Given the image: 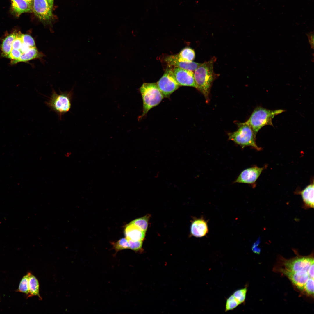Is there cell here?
Returning a JSON list of instances; mask_svg holds the SVG:
<instances>
[{
	"label": "cell",
	"instance_id": "cell-1",
	"mask_svg": "<svg viewBox=\"0 0 314 314\" xmlns=\"http://www.w3.org/2000/svg\"><path fill=\"white\" fill-rule=\"evenodd\" d=\"M216 60V58L214 57L210 60L201 63L194 73L195 88L203 95L207 102L209 101L212 84L216 77L213 70V65Z\"/></svg>",
	"mask_w": 314,
	"mask_h": 314
},
{
	"label": "cell",
	"instance_id": "cell-2",
	"mask_svg": "<svg viewBox=\"0 0 314 314\" xmlns=\"http://www.w3.org/2000/svg\"><path fill=\"white\" fill-rule=\"evenodd\" d=\"M139 91L143 101L142 113L138 117L140 120L151 109L159 104L164 97L156 83H144Z\"/></svg>",
	"mask_w": 314,
	"mask_h": 314
},
{
	"label": "cell",
	"instance_id": "cell-3",
	"mask_svg": "<svg viewBox=\"0 0 314 314\" xmlns=\"http://www.w3.org/2000/svg\"><path fill=\"white\" fill-rule=\"evenodd\" d=\"M284 111L282 109L272 110L259 107L254 110L245 123L251 128L255 136L263 127L267 125L273 126L272 119L276 115Z\"/></svg>",
	"mask_w": 314,
	"mask_h": 314
},
{
	"label": "cell",
	"instance_id": "cell-4",
	"mask_svg": "<svg viewBox=\"0 0 314 314\" xmlns=\"http://www.w3.org/2000/svg\"><path fill=\"white\" fill-rule=\"evenodd\" d=\"M73 94L72 89L64 92L60 91L58 94L53 89L51 96L45 103L51 110L56 113L61 120L62 116L69 112L71 108Z\"/></svg>",
	"mask_w": 314,
	"mask_h": 314
},
{
	"label": "cell",
	"instance_id": "cell-5",
	"mask_svg": "<svg viewBox=\"0 0 314 314\" xmlns=\"http://www.w3.org/2000/svg\"><path fill=\"white\" fill-rule=\"evenodd\" d=\"M238 128L234 132L228 133V140H232L242 149L250 146L258 151L261 148L256 144L255 136L251 127L245 122L238 123Z\"/></svg>",
	"mask_w": 314,
	"mask_h": 314
},
{
	"label": "cell",
	"instance_id": "cell-6",
	"mask_svg": "<svg viewBox=\"0 0 314 314\" xmlns=\"http://www.w3.org/2000/svg\"><path fill=\"white\" fill-rule=\"evenodd\" d=\"M156 84L164 97L166 98H169L179 86L175 79L171 68L166 70Z\"/></svg>",
	"mask_w": 314,
	"mask_h": 314
},
{
	"label": "cell",
	"instance_id": "cell-7",
	"mask_svg": "<svg viewBox=\"0 0 314 314\" xmlns=\"http://www.w3.org/2000/svg\"><path fill=\"white\" fill-rule=\"evenodd\" d=\"M171 68L175 79L179 86L196 88L193 71L178 67Z\"/></svg>",
	"mask_w": 314,
	"mask_h": 314
},
{
	"label": "cell",
	"instance_id": "cell-8",
	"mask_svg": "<svg viewBox=\"0 0 314 314\" xmlns=\"http://www.w3.org/2000/svg\"><path fill=\"white\" fill-rule=\"evenodd\" d=\"M313 262L314 259L312 257H302L286 261L284 263V265L285 269L290 271H308L309 267Z\"/></svg>",
	"mask_w": 314,
	"mask_h": 314
},
{
	"label": "cell",
	"instance_id": "cell-9",
	"mask_svg": "<svg viewBox=\"0 0 314 314\" xmlns=\"http://www.w3.org/2000/svg\"><path fill=\"white\" fill-rule=\"evenodd\" d=\"M263 169V167L256 166L246 169L241 172L233 183L254 184Z\"/></svg>",
	"mask_w": 314,
	"mask_h": 314
},
{
	"label": "cell",
	"instance_id": "cell-10",
	"mask_svg": "<svg viewBox=\"0 0 314 314\" xmlns=\"http://www.w3.org/2000/svg\"><path fill=\"white\" fill-rule=\"evenodd\" d=\"M33 10L40 20L48 21L52 17V8L47 0H34Z\"/></svg>",
	"mask_w": 314,
	"mask_h": 314
},
{
	"label": "cell",
	"instance_id": "cell-11",
	"mask_svg": "<svg viewBox=\"0 0 314 314\" xmlns=\"http://www.w3.org/2000/svg\"><path fill=\"white\" fill-rule=\"evenodd\" d=\"M164 60L170 67H178L192 71H195L201 64L193 61H181L178 59L176 54L166 56Z\"/></svg>",
	"mask_w": 314,
	"mask_h": 314
},
{
	"label": "cell",
	"instance_id": "cell-12",
	"mask_svg": "<svg viewBox=\"0 0 314 314\" xmlns=\"http://www.w3.org/2000/svg\"><path fill=\"white\" fill-rule=\"evenodd\" d=\"M282 272L291 280L297 288L303 289L304 286L308 279L310 277L308 271H301L292 272L284 269Z\"/></svg>",
	"mask_w": 314,
	"mask_h": 314
},
{
	"label": "cell",
	"instance_id": "cell-13",
	"mask_svg": "<svg viewBox=\"0 0 314 314\" xmlns=\"http://www.w3.org/2000/svg\"><path fill=\"white\" fill-rule=\"evenodd\" d=\"M190 230L191 234L195 237L204 236L208 232L207 221L202 218L195 219L191 224Z\"/></svg>",
	"mask_w": 314,
	"mask_h": 314
},
{
	"label": "cell",
	"instance_id": "cell-14",
	"mask_svg": "<svg viewBox=\"0 0 314 314\" xmlns=\"http://www.w3.org/2000/svg\"><path fill=\"white\" fill-rule=\"evenodd\" d=\"M124 233L127 239L134 241H142L146 232L130 222L125 226Z\"/></svg>",
	"mask_w": 314,
	"mask_h": 314
},
{
	"label": "cell",
	"instance_id": "cell-15",
	"mask_svg": "<svg viewBox=\"0 0 314 314\" xmlns=\"http://www.w3.org/2000/svg\"><path fill=\"white\" fill-rule=\"evenodd\" d=\"M314 184H311L300 192L302 199L303 207L305 209L314 208Z\"/></svg>",
	"mask_w": 314,
	"mask_h": 314
},
{
	"label": "cell",
	"instance_id": "cell-16",
	"mask_svg": "<svg viewBox=\"0 0 314 314\" xmlns=\"http://www.w3.org/2000/svg\"><path fill=\"white\" fill-rule=\"evenodd\" d=\"M44 54L39 52L36 47L30 48L24 53L21 54L19 58L16 60L13 61V63H15L20 62H26L36 58H40Z\"/></svg>",
	"mask_w": 314,
	"mask_h": 314
},
{
	"label": "cell",
	"instance_id": "cell-17",
	"mask_svg": "<svg viewBox=\"0 0 314 314\" xmlns=\"http://www.w3.org/2000/svg\"><path fill=\"white\" fill-rule=\"evenodd\" d=\"M12 8L17 16L22 13L28 12L31 9V5L25 0H11Z\"/></svg>",
	"mask_w": 314,
	"mask_h": 314
},
{
	"label": "cell",
	"instance_id": "cell-18",
	"mask_svg": "<svg viewBox=\"0 0 314 314\" xmlns=\"http://www.w3.org/2000/svg\"><path fill=\"white\" fill-rule=\"evenodd\" d=\"M29 293L27 298L33 296H38L40 300L42 298L39 294V285L38 281L36 277L30 273L28 279Z\"/></svg>",
	"mask_w": 314,
	"mask_h": 314
},
{
	"label": "cell",
	"instance_id": "cell-19",
	"mask_svg": "<svg viewBox=\"0 0 314 314\" xmlns=\"http://www.w3.org/2000/svg\"><path fill=\"white\" fill-rule=\"evenodd\" d=\"M17 34V33H11L3 40L1 46L3 56L6 57L10 53L12 49L13 42Z\"/></svg>",
	"mask_w": 314,
	"mask_h": 314
},
{
	"label": "cell",
	"instance_id": "cell-20",
	"mask_svg": "<svg viewBox=\"0 0 314 314\" xmlns=\"http://www.w3.org/2000/svg\"><path fill=\"white\" fill-rule=\"evenodd\" d=\"M179 59L184 62L192 61L195 57L194 50L189 47H185L176 54Z\"/></svg>",
	"mask_w": 314,
	"mask_h": 314
},
{
	"label": "cell",
	"instance_id": "cell-21",
	"mask_svg": "<svg viewBox=\"0 0 314 314\" xmlns=\"http://www.w3.org/2000/svg\"><path fill=\"white\" fill-rule=\"evenodd\" d=\"M150 217L149 215L148 214L143 217L135 219L130 223L146 232L148 228V221Z\"/></svg>",
	"mask_w": 314,
	"mask_h": 314
},
{
	"label": "cell",
	"instance_id": "cell-22",
	"mask_svg": "<svg viewBox=\"0 0 314 314\" xmlns=\"http://www.w3.org/2000/svg\"><path fill=\"white\" fill-rule=\"evenodd\" d=\"M112 244L116 253L121 250L129 249V243L126 238H122L116 242L112 243Z\"/></svg>",
	"mask_w": 314,
	"mask_h": 314
},
{
	"label": "cell",
	"instance_id": "cell-23",
	"mask_svg": "<svg viewBox=\"0 0 314 314\" xmlns=\"http://www.w3.org/2000/svg\"><path fill=\"white\" fill-rule=\"evenodd\" d=\"M30 273V272H28L26 275L23 277L20 282L17 291L24 293L28 295V279Z\"/></svg>",
	"mask_w": 314,
	"mask_h": 314
},
{
	"label": "cell",
	"instance_id": "cell-24",
	"mask_svg": "<svg viewBox=\"0 0 314 314\" xmlns=\"http://www.w3.org/2000/svg\"><path fill=\"white\" fill-rule=\"evenodd\" d=\"M240 304L232 295L227 299L225 306V311L234 309Z\"/></svg>",
	"mask_w": 314,
	"mask_h": 314
},
{
	"label": "cell",
	"instance_id": "cell-25",
	"mask_svg": "<svg viewBox=\"0 0 314 314\" xmlns=\"http://www.w3.org/2000/svg\"><path fill=\"white\" fill-rule=\"evenodd\" d=\"M247 292V288H244L235 291L233 295L240 304H241L245 301Z\"/></svg>",
	"mask_w": 314,
	"mask_h": 314
},
{
	"label": "cell",
	"instance_id": "cell-26",
	"mask_svg": "<svg viewBox=\"0 0 314 314\" xmlns=\"http://www.w3.org/2000/svg\"><path fill=\"white\" fill-rule=\"evenodd\" d=\"M21 38L22 43L29 47H36L35 41L31 35L26 34H21Z\"/></svg>",
	"mask_w": 314,
	"mask_h": 314
},
{
	"label": "cell",
	"instance_id": "cell-27",
	"mask_svg": "<svg viewBox=\"0 0 314 314\" xmlns=\"http://www.w3.org/2000/svg\"><path fill=\"white\" fill-rule=\"evenodd\" d=\"M127 240L129 249L137 252L140 251L142 250V241H134L130 240Z\"/></svg>",
	"mask_w": 314,
	"mask_h": 314
},
{
	"label": "cell",
	"instance_id": "cell-28",
	"mask_svg": "<svg viewBox=\"0 0 314 314\" xmlns=\"http://www.w3.org/2000/svg\"><path fill=\"white\" fill-rule=\"evenodd\" d=\"M303 289L308 294L313 295L314 279L310 278L305 284Z\"/></svg>",
	"mask_w": 314,
	"mask_h": 314
},
{
	"label": "cell",
	"instance_id": "cell-29",
	"mask_svg": "<svg viewBox=\"0 0 314 314\" xmlns=\"http://www.w3.org/2000/svg\"><path fill=\"white\" fill-rule=\"evenodd\" d=\"M21 34L20 33H17L16 38L13 42L12 49L20 50L22 44V42L21 38Z\"/></svg>",
	"mask_w": 314,
	"mask_h": 314
},
{
	"label": "cell",
	"instance_id": "cell-30",
	"mask_svg": "<svg viewBox=\"0 0 314 314\" xmlns=\"http://www.w3.org/2000/svg\"><path fill=\"white\" fill-rule=\"evenodd\" d=\"M21 54L19 50L12 49L10 53L6 57L14 61L16 60L19 58Z\"/></svg>",
	"mask_w": 314,
	"mask_h": 314
},
{
	"label": "cell",
	"instance_id": "cell-31",
	"mask_svg": "<svg viewBox=\"0 0 314 314\" xmlns=\"http://www.w3.org/2000/svg\"><path fill=\"white\" fill-rule=\"evenodd\" d=\"M306 35L308 38L309 42L311 45V47L312 49H314V36L313 32H310L307 33Z\"/></svg>",
	"mask_w": 314,
	"mask_h": 314
},
{
	"label": "cell",
	"instance_id": "cell-32",
	"mask_svg": "<svg viewBox=\"0 0 314 314\" xmlns=\"http://www.w3.org/2000/svg\"><path fill=\"white\" fill-rule=\"evenodd\" d=\"M308 272L310 277L314 279V262L309 267Z\"/></svg>",
	"mask_w": 314,
	"mask_h": 314
},
{
	"label": "cell",
	"instance_id": "cell-33",
	"mask_svg": "<svg viewBox=\"0 0 314 314\" xmlns=\"http://www.w3.org/2000/svg\"><path fill=\"white\" fill-rule=\"evenodd\" d=\"M50 7L52 8L53 3L54 0H47Z\"/></svg>",
	"mask_w": 314,
	"mask_h": 314
},
{
	"label": "cell",
	"instance_id": "cell-34",
	"mask_svg": "<svg viewBox=\"0 0 314 314\" xmlns=\"http://www.w3.org/2000/svg\"><path fill=\"white\" fill-rule=\"evenodd\" d=\"M71 155V152H67L65 154V156L67 157H69Z\"/></svg>",
	"mask_w": 314,
	"mask_h": 314
},
{
	"label": "cell",
	"instance_id": "cell-35",
	"mask_svg": "<svg viewBox=\"0 0 314 314\" xmlns=\"http://www.w3.org/2000/svg\"><path fill=\"white\" fill-rule=\"evenodd\" d=\"M31 5L33 3L34 0H25Z\"/></svg>",
	"mask_w": 314,
	"mask_h": 314
}]
</instances>
